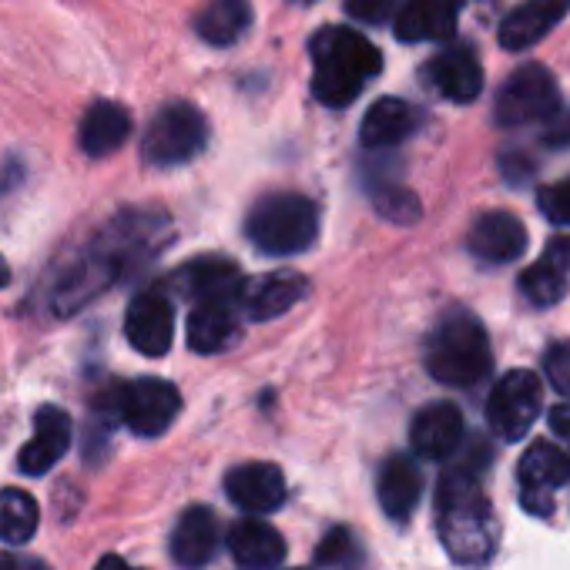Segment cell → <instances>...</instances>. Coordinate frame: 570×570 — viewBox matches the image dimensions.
<instances>
[{
    "label": "cell",
    "instance_id": "obj_1",
    "mask_svg": "<svg viewBox=\"0 0 570 570\" xmlns=\"http://www.w3.org/2000/svg\"><path fill=\"white\" fill-rule=\"evenodd\" d=\"M168 238V215L161 212H125L111 218L91 245L75 252L68 265L58 272L51 303L61 316L78 313L85 303L101 296L131 268L145 265L161 252Z\"/></svg>",
    "mask_w": 570,
    "mask_h": 570
},
{
    "label": "cell",
    "instance_id": "obj_2",
    "mask_svg": "<svg viewBox=\"0 0 570 570\" xmlns=\"http://www.w3.org/2000/svg\"><path fill=\"white\" fill-rule=\"evenodd\" d=\"M436 530L460 567H483L497 550V520L473 466L456 463L436 483Z\"/></svg>",
    "mask_w": 570,
    "mask_h": 570
},
{
    "label": "cell",
    "instance_id": "obj_3",
    "mask_svg": "<svg viewBox=\"0 0 570 570\" xmlns=\"http://www.w3.org/2000/svg\"><path fill=\"white\" fill-rule=\"evenodd\" d=\"M313 55V95L326 108L353 105L366 81L383 71V55L376 45L350 28H323L309 41Z\"/></svg>",
    "mask_w": 570,
    "mask_h": 570
},
{
    "label": "cell",
    "instance_id": "obj_4",
    "mask_svg": "<svg viewBox=\"0 0 570 570\" xmlns=\"http://www.w3.org/2000/svg\"><path fill=\"white\" fill-rule=\"evenodd\" d=\"M493 366L490 340L480 320L466 309L446 313L426 340V370L443 386H476Z\"/></svg>",
    "mask_w": 570,
    "mask_h": 570
},
{
    "label": "cell",
    "instance_id": "obj_5",
    "mask_svg": "<svg viewBox=\"0 0 570 570\" xmlns=\"http://www.w3.org/2000/svg\"><path fill=\"white\" fill-rule=\"evenodd\" d=\"M245 232L252 245L265 255H296L316 242L320 208L299 191H272L252 205Z\"/></svg>",
    "mask_w": 570,
    "mask_h": 570
},
{
    "label": "cell",
    "instance_id": "obj_6",
    "mask_svg": "<svg viewBox=\"0 0 570 570\" xmlns=\"http://www.w3.org/2000/svg\"><path fill=\"white\" fill-rule=\"evenodd\" d=\"M205 141H208L205 115L195 105L175 101V105H165L151 118L141 138V158L155 168H175L202 155Z\"/></svg>",
    "mask_w": 570,
    "mask_h": 570
},
{
    "label": "cell",
    "instance_id": "obj_7",
    "mask_svg": "<svg viewBox=\"0 0 570 570\" xmlns=\"http://www.w3.org/2000/svg\"><path fill=\"white\" fill-rule=\"evenodd\" d=\"M111 410L135 436H161L175 423L181 410V396L168 380L141 376L125 386H115Z\"/></svg>",
    "mask_w": 570,
    "mask_h": 570
},
{
    "label": "cell",
    "instance_id": "obj_8",
    "mask_svg": "<svg viewBox=\"0 0 570 570\" xmlns=\"http://www.w3.org/2000/svg\"><path fill=\"white\" fill-rule=\"evenodd\" d=\"M543 406L540 376L530 370H513L497 380L487 400V423L503 443H517L530 433Z\"/></svg>",
    "mask_w": 570,
    "mask_h": 570
},
{
    "label": "cell",
    "instance_id": "obj_9",
    "mask_svg": "<svg viewBox=\"0 0 570 570\" xmlns=\"http://www.w3.org/2000/svg\"><path fill=\"white\" fill-rule=\"evenodd\" d=\"M493 108L503 128H520V125L547 121L553 111H560V91L547 68L523 65L503 81Z\"/></svg>",
    "mask_w": 570,
    "mask_h": 570
},
{
    "label": "cell",
    "instance_id": "obj_10",
    "mask_svg": "<svg viewBox=\"0 0 570 570\" xmlns=\"http://www.w3.org/2000/svg\"><path fill=\"white\" fill-rule=\"evenodd\" d=\"M570 480V453L560 450L550 440H537L533 446H527V453L520 456L517 466V483H520V503L530 513H553V493L560 487H567Z\"/></svg>",
    "mask_w": 570,
    "mask_h": 570
},
{
    "label": "cell",
    "instance_id": "obj_11",
    "mask_svg": "<svg viewBox=\"0 0 570 570\" xmlns=\"http://www.w3.org/2000/svg\"><path fill=\"white\" fill-rule=\"evenodd\" d=\"M125 336L141 356H151V360H158L171 350L175 309H171V299L161 285H148V289H141L131 299L128 316H125Z\"/></svg>",
    "mask_w": 570,
    "mask_h": 570
},
{
    "label": "cell",
    "instance_id": "obj_12",
    "mask_svg": "<svg viewBox=\"0 0 570 570\" xmlns=\"http://www.w3.org/2000/svg\"><path fill=\"white\" fill-rule=\"evenodd\" d=\"M175 285L195 303H235V306H242L245 278L232 258L202 255V258L181 265Z\"/></svg>",
    "mask_w": 570,
    "mask_h": 570
},
{
    "label": "cell",
    "instance_id": "obj_13",
    "mask_svg": "<svg viewBox=\"0 0 570 570\" xmlns=\"http://www.w3.org/2000/svg\"><path fill=\"white\" fill-rule=\"evenodd\" d=\"M225 497L252 517L275 513L285 503V476L275 463H242L228 470Z\"/></svg>",
    "mask_w": 570,
    "mask_h": 570
},
{
    "label": "cell",
    "instance_id": "obj_14",
    "mask_svg": "<svg viewBox=\"0 0 570 570\" xmlns=\"http://www.w3.org/2000/svg\"><path fill=\"white\" fill-rule=\"evenodd\" d=\"M463 443V413L460 406L440 400L423 406L410 423V446L423 460H450Z\"/></svg>",
    "mask_w": 570,
    "mask_h": 570
},
{
    "label": "cell",
    "instance_id": "obj_15",
    "mask_svg": "<svg viewBox=\"0 0 570 570\" xmlns=\"http://www.w3.org/2000/svg\"><path fill=\"white\" fill-rule=\"evenodd\" d=\"M309 293V282L299 272H268L258 278H248L242 289V313L255 323L275 320L282 313H289L299 306Z\"/></svg>",
    "mask_w": 570,
    "mask_h": 570
},
{
    "label": "cell",
    "instance_id": "obj_16",
    "mask_svg": "<svg viewBox=\"0 0 570 570\" xmlns=\"http://www.w3.org/2000/svg\"><path fill=\"white\" fill-rule=\"evenodd\" d=\"M71 446V416L58 406H41L35 416V436L24 443L18 466L28 476L51 473Z\"/></svg>",
    "mask_w": 570,
    "mask_h": 570
},
{
    "label": "cell",
    "instance_id": "obj_17",
    "mask_svg": "<svg viewBox=\"0 0 570 570\" xmlns=\"http://www.w3.org/2000/svg\"><path fill=\"white\" fill-rule=\"evenodd\" d=\"M426 78L453 105H470L483 91V68H480V58L470 45H453V48L440 51L430 61Z\"/></svg>",
    "mask_w": 570,
    "mask_h": 570
},
{
    "label": "cell",
    "instance_id": "obj_18",
    "mask_svg": "<svg viewBox=\"0 0 570 570\" xmlns=\"http://www.w3.org/2000/svg\"><path fill=\"white\" fill-rule=\"evenodd\" d=\"M225 547L232 553V560L245 570H275L285 560V540L282 533L258 520V517H242L228 527L225 533Z\"/></svg>",
    "mask_w": 570,
    "mask_h": 570
},
{
    "label": "cell",
    "instance_id": "obj_19",
    "mask_svg": "<svg viewBox=\"0 0 570 570\" xmlns=\"http://www.w3.org/2000/svg\"><path fill=\"white\" fill-rule=\"evenodd\" d=\"M466 245L476 258L507 265L523 255L527 248V228L513 212H487L470 225Z\"/></svg>",
    "mask_w": 570,
    "mask_h": 570
},
{
    "label": "cell",
    "instance_id": "obj_20",
    "mask_svg": "<svg viewBox=\"0 0 570 570\" xmlns=\"http://www.w3.org/2000/svg\"><path fill=\"white\" fill-rule=\"evenodd\" d=\"M567 14H570V0H523L500 24V48L527 51L537 41H543Z\"/></svg>",
    "mask_w": 570,
    "mask_h": 570
},
{
    "label": "cell",
    "instance_id": "obj_21",
    "mask_svg": "<svg viewBox=\"0 0 570 570\" xmlns=\"http://www.w3.org/2000/svg\"><path fill=\"white\" fill-rule=\"evenodd\" d=\"M376 497L380 507L390 520L406 523L423 497V473L416 466L413 456L406 453H393L383 466H380V480H376Z\"/></svg>",
    "mask_w": 570,
    "mask_h": 570
},
{
    "label": "cell",
    "instance_id": "obj_22",
    "mask_svg": "<svg viewBox=\"0 0 570 570\" xmlns=\"http://www.w3.org/2000/svg\"><path fill=\"white\" fill-rule=\"evenodd\" d=\"M218 550V520L212 507H188L171 530V560L185 570H202Z\"/></svg>",
    "mask_w": 570,
    "mask_h": 570
},
{
    "label": "cell",
    "instance_id": "obj_23",
    "mask_svg": "<svg viewBox=\"0 0 570 570\" xmlns=\"http://www.w3.org/2000/svg\"><path fill=\"white\" fill-rule=\"evenodd\" d=\"M460 0H406L396 14V38L406 45L443 41L456 31Z\"/></svg>",
    "mask_w": 570,
    "mask_h": 570
},
{
    "label": "cell",
    "instance_id": "obj_24",
    "mask_svg": "<svg viewBox=\"0 0 570 570\" xmlns=\"http://www.w3.org/2000/svg\"><path fill=\"white\" fill-rule=\"evenodd\" d=\"M420 125V111L403 101V98H380L366 115H363V125H360V138L366 148L373 151H383V148H393L400 141H406Z\"/></svg>",
    "mask_w": 570,
    "mask_h": 570
},
{
    "label": "cell",
    "instance_id": "obj_25",
    "mask_svg": "<svg viewBox=\"0 0 570 570\" xmlns=\"http://www.w3.org/2000/svg\"><path fill=\"white\" fill-rule=\"evenodd\" d=\"M242 326L235 316V303H198L188 316V346L202 356L225 353L238 343Z\"/></svg>",
    "mask_w": 570,
    "mask_h": 570
},
{
    "label": "cell",
    "instance_id": "obj_26",
    "mask_svg": "<svg viewBox=\"0 0 570 570\" xmlns=\"http://www.w3.org/2000/svg\"><path fill=\"white\" fill-rule=\"evenodd\" d=\"M567 272H570V238H553L543 258L520 275V293L533 306H553L567 289Z\"/></svg>",
    "mask_w": 570,
    "mask_h": 570
},
{
    "label": "cell",
    "instance_id": "obj_27",
    "mask_svg": "<svg viewBox=\"0 0 570 570\" xmlns=\"http://www.w3.org/2000/svg\"><path fill=\"white\" fill-rule=\"evenodd\" d=\"M128 138H131V115L115 101H98L81 118L78 141H81L85 155H91V158L115 155Z\"/></svg>",
    "mask_w": 570,
    "mask_h": 570
},
{
    "label": "cell",
    "instance_id": "obj_28",
    "mask_svg": "<svg viewBox=\"0 0 570 570\" xmlns=\"http://www.w3.org/2000/svg\"><path fill=\"white\" fill-rule=\"evenodd\" d=\"M252 28V4L248 0H208L195 18V31L202 41L215 48L235 45Z\"/></svg>",
    "mask_w": 570,
    "mask_h": 570
},
{
    "label": "cell",
    "instance_id": "obj_29",
    "mask_svg": "<svg viewBox=\"0 0 570 570\" xmlns=\"http://www.w3.org/2000/svg\"><path fill=\"white\" fill-rule=\"evenodd\" d=\"M41 523L38 500L28 490H0V540L4 543H28Z\"/></svg>",
    "mask_w": 570,
    "mask_h": 570
},
{
    "label": "cell",
    "instance_id": "obj_30",
    "mask_svg": "<svg viewBox=\"0 0 570 570\" xmlns=\"http://www.w3.org/2000/svg\"><path fill=\"white\" fill-rule=\"evenodd\" d=\"M363 560H366L363 543L346 527H333L316 547V563L323 570H363Z\"/></svg>",
    "mask_w": 570,
    "mask_h": 570
},
{
    "label": "cell",
    "instance_id": "obj_31",
    "mask_svg": "<svg viewBox=\"0 0 570 570\" xmlns=\"http://www.w3.org/2000/svg\"><path fill=\"white\" fill-rule=\"evenodd\" d=\"M537 208H540L553 225H570V178L540 188Z\"/></svg>",
    "mask_w": 570,
    "mask_h": 570
},
{
    "label": "cell",
    "instance_id": "obj_32",
    "mask_svg": "<svg viewBox=\"0 0 570 570\" xmlns=\"http://www.w3.org/2000/svg\"><path fill=\"white\" fill-rule=\"evenodd\" d=\"M376 208H380L386 218H393V222H416V215H420L416 198H413L410 191H403V188H383V191L376 195Z\"/></svg>",
    "mask_w": 570,
    "mask_h": 570
},
{
    "label": "cell",
    "instance_id": "obj_33",
    "mask_svg": "<svg viewBox=\"0 0 570 570\" xmlns=\"http://www.w3.org/2000/svg\"><path fill=\"white\" fill-rule=\"evenodd\" d=\"M400 0H346V11L360 24H383L393 14H400Z\"/></svg>",
    "mask_w": 570,
    "mask_h": 570
},
{
    "label": "cell",
    "instance_id": "obj_34",
    "mask_svg": "<svg viewBox=\"0 0 570 570\" xmlns=\"http://www.w3.org/2000/svg\"><path fill=\"white\" fill-rule=\"evenodd\" d=\"M543 373H547L550 386L570 400V343L550 346V353H547V360H543Z\"/></svg>",
    "mask_w": 570,
    "mask_h": 570
},
{
    "label": "cell",
    "instance_id": "obj_35",
    "mask_svg": "<svg viewBox=\"0 0 570 570\" xmlns=\"http://www.w3.org/2000/svg\"><path fill=\"white\" fill-rule=\"evenodd\" d=\"M543 141L547 145H553V148H563V145H570V111H553L550 118H547V128H543Z\"/></svg>",
    "mask_w": 570,
    "mask_h": 570
},
{
    "label": "cell",
    "instance_id": "obj_36",
    "mask_svg": "<svg viewBox=\"0 0 570 570\" xmlns=\"http://www.w3.org/2000/svg\"><path fill=\"white\" fill-rule=\"evenodd\" d=\"M0 570H51L45 560L38 557H24V553H8L0 550Z\"/></svg>",
    "mask_w": 570,
    "mask_h": 570
},
{
    "label": "cell",
    "instance_id": "obj_37",
    "mask_svg": "<svg viewBox=\"0 0 570 570\" xmlns=\"http://www.w3.org/2000/svg\"><path fill=\"white\" fill-rule=\"evenodd\" d=\"M550 430L567 443V453H570V406H553L550 410Z\"/></svg>",
    "mask_w": 570,
    "mask_h": 570
},
{
    "label": "cell",
    "instance_id": "obj_38",
    "mask_svg": "<svg viewBox=\"0 0 570 570\" xmlns=\"http://www.w3.org/2000/svg\"><path fill=\"white\" fill-rule=\"evenodd\" d=\"M95 570H141V567H131L125 557H118V553H105L101 560H98V567Z\"/></svg>",
    "mask_w": 570,
    "mask_h": 570
},
{
    "label": "cell",
    "instance_id": "obj_39",
    "mask_svg": "<svg viewBox=\"0 0 570 570\" xmlns=\"http://www.w3.org/2000/svg\"><path fill=\"white\" fill-rule=\"evenodd\" d=\"M11 282V268H8V262H4V255H0V289Z\"/></svg>",
    "mask_w": 570,
    "mask_h": 570
},
{
    "label": "cell",
    "instance_id": "obj_40",
    "mask_svg": "<svg viewBox=\"0 0 570 570\" xmlns=\"http://www.w3.org/2000/svg\"><path fill=\"white\" fill-rule=\"evenodd\" d=\"M299 4H309V0H299Z\"/></svg>",
    "mask_w": 570,
    "mask_h": 570
},
{
    "label": "cell",
    "instance_id": "obj_41",
    "mask_svg": "<svg viewBox=\"0 0 570 570\" xmlns=\"http://www.w3.org/2000/svg\"><path fill=\"white\" fill-rule=\"evenodd\" d=\"M296 570H306V567H296Z\"/></svg>",
    "mask_w": 570,
    "mask_h": 570
}]
</instances>
